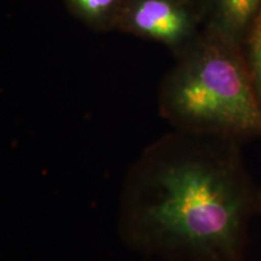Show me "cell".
<instances>
[{
	"label": "cell",
	"instance_id": "1",
	"mask_svg": "<svg viewBox=\"0 0 261 261\" xmlns=\"http://www.w3.org/2000/svg\"><path fill=\"white\" fill-rule=\"evenodd\" d=\"M232 140L172 129L143 150L120 194L126 246L166 261H241L254 205Z\"/></svg>",
	"mask_w": 261,
	"mask_h": 261
},
{
	"label": "cell",
	"instance_id": "2",
	"mask_svg": "<svg viewBox=\"0 0 261 261\" xmlns=\"http://www.w3.org/2000/svg\"><path fill=\"white\" fill-rule=\"evenodd\" d=\"M237 45L205 28L175 55L159 91L172 129L232 142L261 136V103Z\"/></svg>",
	"mask_w": 261,
	"mask_h": 261
},
{
	"label": "cell",
	"instance_id": "3",
	"mask_svg": "<svg viewBox=\"0 0 261 261\" xmlns=\"http://www.w3.org/2000/svg\"><path fill=\"white\" fill-rule=\"evenodd\" d=\"M197 0H126L116 29L159 42L178 55L200 35Z\"/></svg>",
	"mask_w": 261,
	"mask_h": 261
},
{
	"label": "cell",
	"instance_id": "4",
	"mask_svg": "<svg viewBox=\"0 0 261 261\" xmlns=\"http://www.w3.org/2000/svg\"><path fill=\"white\" fill-rule=\"evenodd\" d=\"M201 5L205 28L238 44L259 16L261 0H202Z\"/></svg>",
	"mask_w": 261,
	"mask_h": 261
},
{
	"label": "cell",
	"instance_id": "5",
	"mask_svg": "<svg viewBox=\"0 0 261 261\" xmlns=\"http://www.w3.org/2000/svg\"><path fill=\"white\" fill-rule=\"evenodd\" d=\"M75 17L97 32L116 29L126 0H64Z\"/></svg>",
	"mask_w": 261,
	"mask_h": 261
},
{
	"label": "cell",
	"instance_id": "6",
	"mask_svg": "<svg viewBox=\"0 0 261 261\" xmlns=\"http://www.w3.org/2000/svg\"><path fill=\"white\" fill-rule=\"evenodd\" d=\"M249 69L261 103V29H253L249 38Z\"/></svg>",
	"mask_w": 261,
	"mask_h": 261
},
{
	"label": "cell",
	"instance_id": "7",
	"mask_svg": "<svg viewBox=\"0 0 261 261\" xmlns=\"http://www.w3.org/2000/svg\"><path fill=\"white\" fill-rule=\"evenodd\" d=\"M256 27L255 28H260L261 29V8H260V12H259V16H257L256 18V22H255Z\"/></svg>",
	"mask_w": 261,
	"mask_h": 261
},
{
	"label": "cell",
	"instance_id": "8",
	"mask_svg": "<svg viewBox=\"0 0 261 261\" xmlns=\"http://www.w3.org/2000/svg\"><path fill=\"white\" fill-rule=\"evenodd\" d=\"M257 205H259V208H260V211H261V191H260L259 196H257Z\"/></svg>",
	"mask_w": 261,
	"mask_h": 261
},
{
	"label": "cell",
	"instance_id": "9",
	"mask_svg": "<svg viewBox=\"0 0 261 261\" xmlns=\"http://www.w3.org/2000/svg\"><path fill=\"white\" fill-rule=\"evenodd\" d=\"M197 2H198V3H200V4H201V0H197ZM201 6H202V5H201Z\"/></svg>",
	"mask_w": 261,
	"mask_h": 261
}]
</instances>
